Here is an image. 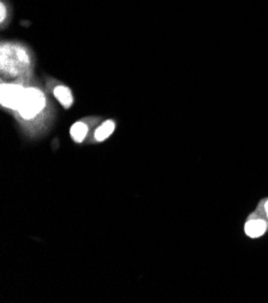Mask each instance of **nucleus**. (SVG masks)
<instances>
[{"instance_id": "1", "label": "nucleus", "mask_w": 268, "mask_h": 303, "mask_svg": "<svg viewBox=\"0 0 268 303\" xmlns=\"http://www.w3.org/2000/svg\"><path fill=\"white\" fill-rule=\"evenodd\" d=\"M30 57L25 49L19 45L6 44L2 46V71L8 75L16 76L28 71Z\"/></svg>"}, {"instance_id": "2", "label": "nucleus", "mask_w": 268, "mask_h": 303, "mask_svg": "<svg viewBox=\"0 0 268 303\" xmlns=\"http://www.w3.org/2000/svg\"><path fill=\"white\" fill-rule=\"evenodd\" d=\"M46 106V97L42 91L36 87H26L23 95L18 114L25 120H32L38 116Z\"/></svg>"}, {"instance_id": "3", "label": "nucleus", "mask_w": 268, "mask_h": 303, "mask_svg": "<svg viewBox=\"0 0 268 303\" xmlns=\"http://www.w3.org/2000/svg\"><path fill=\"white\" fill-rule=\"evenodd\" d=\"M25 88L17 84H3L2 85V95H0V103L4 108L18 111L21 105L23 95Z\"/></svg>"}, {"instance_id": "4", "label": "nucleus", "mask_w": 268, "mask_h": 303, "mask_svg": "<svg viewBox=\"0 0 268 303\" xmlns=\"http://www.w3.org/2000/svg\"><path fill=\"white\" fill-rule=\"evenodd\" d=\"M246 233L250 238H257L261 237L267 229V225L263 220H249L246 224Z\"/></svg>"}, {"instance_id": "5", "label": "nucleus", "mask_w": 268, "mask_h": 303, "mask_svg": "<svg viewBox=\"0 0 268 303\" xmlns=\"http://www.w3.org/2000/svg\"><path fill=\"white\" fill-rule=\"evenodd\" d=\"M53 95H55V97L58 99V102L62 104L64 108H70L73 104V97H72V93L70 91L69 87H66V86H57L53 89Z\"/></svg>"}, {"instance_id": "6", "label": "nucleus", "mask_w": 268, "mask_h": 303, "mask_svg": "<svg viewBox=\"0 0 268 303\" xmlns=\"http://www.w3.org/2000/svg\"><path fill=\"white\" fill-rule=\"evenodd\" d=\"M116 129V123L112 120H107L101 125L99 126L98 129H96L95 133H94V138H95L96 142H103L109 138L110 135L115 132Z\"/></svg>"}, {"instance_id": "7", "label": "nucleus", "mask_w": 268, "mask_h": 303, "mask_svg": "<svg viewBox=\"0 0 268 303\" xmlns=\"http://www.w3.org/2000/svg\"><path fill=\"white\" fill-rule=\"evenodd\" d=\"M87 134H88V126L82 121L73 123L70 128V135H71L72 141L76 143H82L86 139Z\"/></svg>"}, {"instance_id": "8", "label": "nucleus", "mask_w": 268, "mask_h": 303, "mask_svg": "<svg viewBox=\"0 0 268 303\" xmlns=\"http://www.w3.org/2000/svg\"><path fill=\"white\" fill-rule=\"evenodd\" d=\"M5 13H6L5 6H4V4H3V3H2V21H4V19H5Z\"/></svg>"}, {"instance_id": "9", "label": "nucleus", "mask_w": 268, "mask_h": 303, "mask_svg": "<svg viewBox=\"0 0 268 303\" xmlns=\"http://www.w3.org/2000/svg\"><path fill=\"white\" fill-rule=\"evenodd\" d=\"M264 211H266V214L268 216V201L266 202V204H264Z\"/></svg>"}]
</instances>
